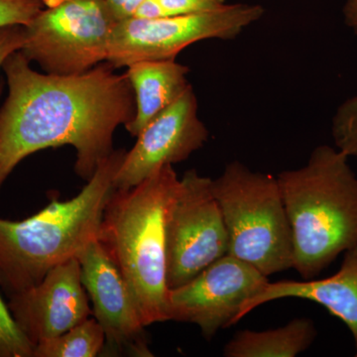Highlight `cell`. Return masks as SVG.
<instances>
[{
	"label": "cell",
	"instance_id": "1",
	"mask_svg": "<svg viewBox=\"0 0 357 357\" xmlns=\"http://www.w3.org/2000/svg\"><path fill=\"white\" fill-rule=\"evenodd\" d=\"M16 51L2 65L8 96L0 109V191L30 155L73 146L75 171L93 177L114 152V134L135 115V96L126 74L107 62L73 76L41 74Z\"/></svg>",
	"mask_w": 357,
	"mask_h": 357
},
{
	"label": "cell",
	"instance_id": "2",
	"mask_svg": "<svg viewBox=\"0 0 357 357\" xmlns=\"http://www.w3.org/2000/svg\"><path fill=\"white\" fill-rule=\"evenodd\" d=\"M126 153L114 150L74 198L54 197L43 210L22 220L0 218V288L8 297L37 285L61 263L79 258L98 238Z\"/></svg>",
	"mask_w": 357,
	"mask_h": 357
},
{
	"label": "cell",
	"instance_id": "3",
	"mask_svg": "<svg viewBox=\"0 0 357 357\" xmlns=\"http://www.w3.org/2000/svg\"><path fill=\"white\" fill-rule=\"evenodd\" d=\"M180 178L165 165L129 189H115L98 241L119 268L145 326L167 317V218Z\"/></svg>",
	"mask_w": 357,
	"mask_h": 357
},
{
	"label": "cell",
	"instance_id": "4",
	"mask_svg": "<svg viewBox=\"0 0 357 357\" xmlns=\"http://www.w3.org/2000/svg\"><path fill=\"white\" fill-rule=\"evenodd\" d=\"M349 159L319 145L306 165L277 176L292 232L293 268L304 280L357 245V176Z\"/></svg>",
	"mask_w": 357,
	"mask_h": 357
},
{
	"label": "cell",
	"instance_id": "5",
	"mask_svg": "<svg viewBox=\"0 0 357 357\" xmlns=\"http://www.w3.org/2000/svg\"><path fill=\"white\" fill-rule=\"evenodd\" d=\"M229 236L227 255L265 276L293 268L292 232L277 177L230 162L213 180Z\"/></svg>",
	"mask_w": 357,
	"mask_h": 357
},
{
	"label": "cell",
	"instance_id": "6",
	"mask_svg": "<svg viewBox=\"0 0 357 357\" xmlns=\"http://www.w3.org/2000/svg\"><path fill=\"white\" fill-rule=\"evenodd\" d=\"M117 21L107 0H43L20 51L47 74H83L107 62Z\"/></svg>",
	"mask_w": 357,
	"mask_h": 357
},
{
	"label": "cell",
	"instance_id": "7",
	"mask_svg": "<svg viewBox=\"0 0 357 357\" xmlns=\"http://www.w3.org/2000/svg\"><path fill=\"white\" fill-rule=\"evenodd\" d=\"M258 4H225L215 10L154 20L117 21L107 62L114 69L141 61L176 60L190 45L208 39L231 40L264 14Z\"/></svg>",
	"mask_w": 357,
	"mask_h": 357
},
{
	"label": "cell",
	"instance_id": "8",
	"mask_svg": "<svg viewBox=\"0 0 357 357\" xmlns=\"http://www.w3.org/2000/svg\"><path fill=\"white\" fill-rule=\"evenodd\" d=\"M229 252L213 178L195 169L180 178L167 218V283L180 287Z\"/></svg>",
	"mask_w": 357,
	"mask_h": 357
},
{
	"label": "cell",
	"instance_id": "9",
	"mask_svg": "<svg viewBox=\"0 0 357 357\" xmlns=\"http://www.w3.org/2000/svg\"><path fill=\"white\" fill-rule=\"evenodd\" d=\"M268 281L252 265L229 255L222 256L184 285L169 289L168 321L198 326L210 340L220 330L238 323L244 304Z\"/></svg>",
	"mask_w": 357,
	"mask_h": 357
},
{
	"label": "cell",
	"instance_id": "10",
	"mask_svg": "<svg viewBox=\"0 0 357 357\" xmlns=\"http://www.w3.org/2000/svg\"><path fill=\"white\" fill-rule=\"evenodd\" d=\"M93 318L105 335L103 356H153L145 326L119 268L98 239L77 258Z\"/></svg>",
	"mask_w": 357,
	"mask_h": 357
},
{
	"label": "cell",
	"instance_id": "11",
	"mask_svg": "<svg viewBox=\"0 0 357 357\" xmlns=\"http://www.w3.org/2000/svg\"><path fill=\"white\" fill-rule=\"evenodd\" d=\"M136 137L115 175V189H129L161 167L185 161L208 141V130L199 119L198 100L191 84Z\"/></svg>",
	"mask_w": 357,
	"mask_h": 357
},
{
	"label": "cell",
	"instance_id": "12",
	"mask_svg": "<svg viewBox=\"0 0 357 357\" xmlns=\"http://www.w3.org/2000/svg\"><path fill=\"white\" fill-rule=\"evenodd\" d=\"M7 305L33 347L67 332L93 314L77 258L61 263L37 285L10 296Z\"/></svg>",
	"mask_w": 357,
	"mask_h": 357
},
{
	"label": "cell",
	"instance_id": "13",
	"mask_svg": "<svg viewBox=\"0 0 357 357\" xmlns=\"http://www.w3.org/2000/svg\"><path fill=\"white\" fill-rule=\"evenodd\" d=\"M286 298L309 300L325 307L349 328L357 349V245L345 251L340 270L328 278L268 281L244 304L238 321L256 307Z\"/></svg>",
	"mask_w": 357,
	"mask_h": 357
},
{
	"label": "cell",
	"instance_id": "14",
	"mask_svg": "<svg viewBox=\"0 0 357 357\" xmlns=\"http://www.w3.org/2000/svg\"><path fill=\"white\" fill-rule=\"evenodd\" d=\"M187 66L176 60L141 61L128 66L126 75L135 96L136 110L126 128L137 136L189 86Z\"/></svg>",
	"mask_w": 357,
	"mask_h": 357
},
{
	"label": "cell",
	"instance_id": "15",
	"mask_svg": "<svg viewBox=\"0 0 357 357\" xmlns=\"http://www.w3.org/2000/svg\"><path fill=\"white\" fill-rule=\"evenodd\" d=\"M318 335L312 319H294L272 330L237 332L223 347L227 357H296L306 351Z\"/></svg>",
	"mask_w": 357,
	"mask_h": 357
},
{
	"label": "cell",
	"instance_id": "16",
	"mask_svg": "<svg viewBox=\"0 0 357 357\" xmlns=\"http://www.w3.org/2000/svg\"><path fill=\"white\" fill-rule=\"evenodd\" d=\"M105 344L102 326L89 317L67 332L35 345L33 357H96L102 356Z\"/></svg>",
	"mask_w": 357,
	"mask_h": 357
},
{
	"label": "cell",
	"instance_id": "17",
	"mask_svg": "<svg viewBox=\"0 0 357 357\" xmlns=\"http://www.w3.org/2000/svg\"><path fill=\"white\" fill-rule=\"evenodd\" d=\"M332 134L335 148L357 158V96L338 107L333 119Z\"/></svg>",
	"mask_w": 357,
	"mask_h": 357
},
{
	"label": "cell",
	"instance_id": "18",
	"mask_svg": "<svg viewBox=\"0 0 357 357\" xmlns=\"http://www.w3.org/2000/svg\"><path fill=\"white\" fill-rule=\"evenodd\" d=\"M34 347L14 321L0 295V357H33Z\"/></svg>",
	"mask_w": 357,
	"mask_h": 357
},
{
	"label": "cell",
	"instance_id": "19",
	"mask_svg": "<svg viewBox=\"0 0 357 357\" xmlns=\"http://www.w3.org/2000/svg\"><path fill=\"white\" fill-rule=\"evenodd\" d=\"M43 7V0H0V29L26 26Z\"/></svg>",
	"mask_w": 357,
	"mask_h": 357
},
{
	"label": "cell",
	"instance_id": "20",
	"mask_svg": "<svg viewBox=\"0 0 357 357\" xmlns=\"http://www.w3.org/2000/svg\"><path fill=\"white\" fill-rule=\"evenodd\" d=\"M164 16L185 15L215 10L227 0H156Z\"/></svg>",
	"mask_w": 357,
	"mask_h": 357
},
{
	"label": "cell",
	"instance_id": "21",
	"mask_svg": "<svg viewBox=\"0 0 357 357\" xmlns=\"http://www.w3.org/2000/svg\"><path fill=\"white\" fill-rule=\"evenodd\" d=\"M26 41L25 27L11 25L0 29V69L8 56L20 51Z\"/></svg>",
	"mask_w": 357,
	"mask_h": 357
},
{
	"label": "cell",
	"instance_id": "22",
	"mask_svg": "<svg viewBox=\"0 0 357 357\" xmlns=\"http://www.w3.org/2000/svg\"><path fill=\"white\" fill-rule=\"evenodd\" d=\"M142 1L143 0H107L119 20L132 16L134 11Z\"/></svg>",
	"mask_w": 357,
	"mask_h": 357
},
{
	"label": "cell",
	"instance_id": "23",
	"mask_svg": "<svg viewBox=\"0 0 357 357\" xmlns=\"http://www.w3.org/2000/svg\"><path fill=\"white\" fill-rule=\"evenodd\" d=\"M344 16L345 24L349 26L357 36V0H345Z\"/></svg>",
	"mask_w": 357,
	"mask_h": 357
},
{
	"label": "cell",
	"instance_id": "24",
	"mask_svg": "<svg viewBox=\"0 0 357 357\" xmlns=\"http://www.w3.org/2000/svg\"><path fill=\"white\" fill-rule=\"evenodd\" d=\"M356 356L357 357V349H356Z\"/></svg>",
	"mask_w": 357,
	"mask_h": 357
}]
</instances>
